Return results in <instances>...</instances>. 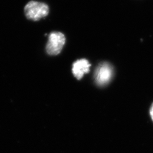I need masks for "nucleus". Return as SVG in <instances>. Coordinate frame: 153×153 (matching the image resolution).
Listing matches in <instances>:
<instances>
[{"label":"nucleus","mask_w":153,"mask_h":153,"mask_svg":"<svg viewBox=\"0 0 153 153\" xmlns=\"http://www.w3.org/2000/svg\"><path fill=\"white\" fill-rule=\"evenodd\" d=\"M91 65L86 59H81L76 61L72 68V71L75 77L81 79L85 74L88 73Z\"/></svg>","instance_id":"4"},{"label":"nucleus","mask_w":153,"mask_h":153,"mask_svg":"<svg viewBox=\"0 0 153 153\" xmlns=\"http://www.w3.org/2000/svg\"><path fill=\"white\" fill-rule=\"evenodd\" d=\"M49 11V6L47 4L36 1L28 2L24 8L25 16L33 21H38L47 16Z\"/></svg>","instance_id":"1"},{"label":"nucleus","mask_w":153,"mask_h":153,"mask_svg":"<svg viewBox=\"0 0 153 153\" xmlns=\"http://www.w3.org/2000/svg\"><path fill=\"white\" fill-rule=\"evenodd\" d=\"M113 68L108 63L101 64L95 72V80L97 85L103 86L109 83L113 76Z\"/></svg>","instance_id":"3"},{"label":"nucleus","mask_w":153,"mask_h":153,"mask_svg":"<svg viewBox=\"0 0 153 153\" xmlns=\"http://www.w3.org/2000/svg\"><path fill=\"white\" fill-rule=\"evenodd\" d=\"M150 116H151V117L152 119V120L153 121V104H152L151 108H150Z\"/></svg>","instance_id":"5"},{"label":"nucleus","mask_w":153,"mask_h":153,"mask_svg":"<svg viewBox=\"0 0 153 153\" xmlns=\"http://www.w3.org/2000/svg\"><path fill=\"white\" fill-rule=\"evenodd\" d=\"M65 35L60 32H52L49 34L46 45V51L50 55L59 54L65 43Z\"/></svg>","instance_id":"2"}]
</instances>
